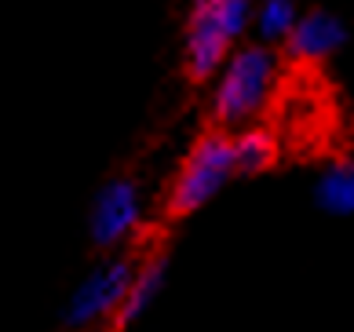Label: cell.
Listing matches in <instances>:
<instances>
[{"instance_id": "cell-6", "label": "cell", "mask_w": 354, "mask_h": 332, "mask_svg": "<svg viewBox=\"0 0 354 332\" xmlns=\"http://www.w3.org/2000/svg\"><path fill=\"white\" fill-rule=\"evenodd\" d=\"M344 22H339L336 15H329V11H307L304 19H296L292 22V30L285 33V41H281V51H285V59H292V62H310V66H318L333 55V51L344 44Z\"/></svg>"}, {"instance_id": "cell-1", "label": "cell", "mask_w": 354, "mask_h": 332, "mask_svg": "<svg viewBox=\"0 0 354 332\" xmlns=\"http://www.w3.org/2000/svg\"><path fill=\"white\" fill-rule=\"evenodd\" d=\"M230 176H234V131L205 121L198 139L190 142L187 157L179 161L176 179L168 183V194L161 201V219L165 223L190 219L201 205H208L227 187Z\"/></svg>"}, {"instance_id": "cell-7", "label": "cell", "mask_w": 354, "mask_h": 332, "mask_svg": "<svg viewBox=\"0 0 354 332\" xmlns=\"http://www.w3.org/2000/svg\"><path fill=\"white\" fill-rule=\"evenodd\" d=\"M281 142L267 124H248L234 136V172L238 176H263L278 165Z\"/></svg>"}, {"instance_id": "cell-3", "label": "cell", "mask_w": 354, "mask_h": 332, "mask_svg": "<svg viewBox=\"0 0 354 332\" xmlns=\"http://www.w3.org/2000/svg\"><path fill=\"white\" fill-rule=\"evenodd\" d=\"M147 252H139L136 245H124L121 256L106 259L102 267H95L81 288L70 296L66 307V329L70 332H95L99 325H110V317L117 314V307L124 303L128 288L136 282V270Z\"/></svg>"}, {"instance_id": "cell-2", "label": "cell", "mask_w": 354, "mask_h": 332, "mask_svg": "<svg viewBox=\"0 0 354 332\" xmlns=\"http://www.w3.org/2000/svg\"><path fill=\"white\" fill-rule=\"evenodd\" d=\"M274 70H278V55L267 44H245L227 59L216 95H212V110L208 121L234 128L259 113V106L267 102V91L274 84Z\"/></svg>"}, {"instance_id": "cell-8", "label": "cell", "mask_w": 354, "mask_h": 332, "mask_svg": "<svg viewBox=\"0 0 354 332\" xmlns=\"http://www.w3.org/2000/svg\"><path fill=\"white\" fill-rule=\"evenodd\" d=\"M314 197L333 216H354V157H333L322 168Z\"/></svg>"}, {"instance_id": "cell-5", "label": "cell", "mask_w": 354, "mask_h": 332, "mask_svg": "<svg viewBox=\"0 0 354 332\" xmlns=\"http://www.w3.org/2000/svg\"><path fill=\"white\" fill-rule=\"evenodd\" d=\"M142 223L139 212V183L136 179H110L91 205V245L99 252H113L132 241V230Z\"/></svg>"}, {"instance_id": "cell-9", "label": "cell", "mask_w": 354, "mask_h": 332, "mask_svg": "<svg viewBox=\"0 0 354 332\" xmlns=\"http://www.w3.org/2000/svg\"><path fill=\"white\" fill-rule=\"evenodd\" d=\"M259 37H263V44H274V41H285V33L292 30V22H296V4L292 0H263L259 4Z\"/></svg>"}, {"instance_id": "cell-4", "label": "cell", "mask_w": 354, "mask_h": 332, "mask_svg": "<svg viewBox=\"0 0 354 332\" xmlns=\"http://www.w3.org/2000/svg\"><path fill=\"white\" fill-rule=\"evenodd\" d=\"M234 41L238 37L223 22L216 0H194L187 19V41H183V81L190 88L208 84L219 66L227 62Z\"/></svg>"}]
</instances>
